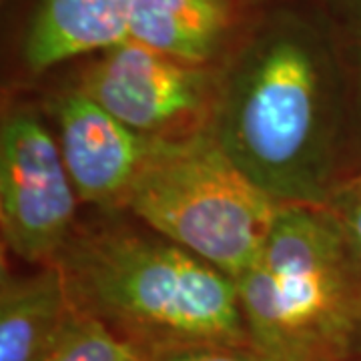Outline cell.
Masks as SVG:
<instances>
[{"mask_svg":"<svg viewBox=\"0 0 361 361\" xmlns=\"http://www.w3.org/2000/svg\"><path fill=\"white\" fill-rule=\"evenodd\" d=\"M59 265L73 305L151 357L197 345L251 349L235 279L157 233H85Z\"/></svg>","mask_w":361,"mask_h":361,"instance_id":"obj_1","label":"cell"},{"mask_svg":"<svg viewBox=\"0 0 361 361\" xmlns=\"http://www.w3.org/2000/svg\"><path fill=\"white\" fill-rule=\"evenodd\" d=\"M325 82L313 42L275 30L247 52L223 92L215 139L279 205H319Z\"/></svg>","mask_w":361,"mask_h":361,"instance_id":"obj_2","label":"cell"},{"mask_svg":"<svg viewBox=\"0 0 361 361\" xmlns=\"http://www.w3.org/2000/svg\"><path fill=\"white\" fill-rule=\"evenodd\" d=\"M341 229L317 205H283L267 243L237 279L259 361H345L360 311Z\"/></svg>","mask_w":361,"mask_h":361,"instance_id":"obj_3","label":"cell"},{"mask_svg":"<svg viewBox=\"0 0 361 361\" xmlns=\"http://www.w3.org/2000/svg\"><path fill=\"white\" fill-rule=\"evenodd\" d=\"M125 207L157 235L229 277L253 265L281 211L215 135L153 137Z\"/></svg>","mask_w":361,"mask_h":361,"instance_id":"obj_4","label":"cell"},{"mask_svg":"<svg viewBox=\"0 0 361 361\" xmlns=\"http://www.w3.org/2000/svg\"><path fill=\"white\" fill-rule=\"evenodd\" d=\"M75 185L61 147L28 111H14L0 133V229L4 247L30 265L56 263L73 239Z\"/></svg>","mask_w":361,"mask_h":361,"instance_id":"obj_5","label":"cell"},{"mask_svg":"<svg viewBox=\"0 0 361 361\" xmlns=\"http://www.w3.org/2000/svg\"><path fill=\"white\" fill-rule=\"evenodd\" d=\"M78 90L139 135L173 137V127L203 113L209 77L201 66L125 40L104 51Z\"/></svg>","mask_w":361,"mask_h":361,"instance_id":"obj_6","label":"cell"},{"mask_svg":"<svg viewBox=\"0 0 361 361\" xmlns=\"http://www.w3.org/2000/svg\"><path fill=\"white\" fill-rule=\"evenodd\" d=\"M59 147L82 203L125 207L153 137L139 135L82 90L59 101Z\"/></svg>","mask_w":361,"mask_h":361,"instance_id":"obj_7","label":"cell"},{"mask_svg":"<svg viewBox=\"0 0 361 361\" xmlns=\"http://www.w3.org/2000/svg\"><path fill=\"white\" fill-rule=\"evenodd\" d=\"M137 0H42L25 39L26 66L44 73L129 39Z\"/></svg>","mask_w":361,"mask_h":361,"instance_id":"obj_8","label":"cell"},{"mask_svg":"<svg viewBox=\"0 0 361 361\" xmlns=\"http://www.w3.org/2000/svg\"><path fill=\"white\" fill-rule=\"evenodd\" d=\"M73 301L59 261L30 275L2 271L0 361H39L61 331Z\"/></svg>","mask_w":361,"mask_h":361,"instance_id":"obj_9","label":"cell"},{"mask_svg":"<svg viewBox=\"0 0 361 361\" xmlns=\"http://www.w3.org/2000/svg\"><path fill=\"white\" fill-rule=\"evenodd\" d=\"M231 25V0H137L129 39L185 65L213 59Z\"/></svg>","mask_w":361,"mask_h":361,"instance_id":"obj_10","label":"cell"},{"mask_svg":"<svg viewBox=\"0 0 361 361\" xmlns=\"http://www.w3.org/2000/svg\"><path fill=\"white\" fill-rule=\"evenodd\" d=\"M153 357L118 336L101 319L73 305L61 331L39 361H151Z\"/></svg>","mask_w":361,"mask_h":361,"instance_id":"obj_11","label":"cell"},{"mask_svg":"<svg viewBox=\"0 0 361 361\" xmlns=\"http://www.w3.org/2000/svg\"><path fill=\"white\" fill-rule=\"evenodd\" d=\"M151 361H259L249 348L235 345H197L159 353Z\"/></svg>","mask_w":361,"mask_h":361,"instance_id":"obj_12","label":"cell"},{"mask_svg":"<svg viewBox=\"0 0 361 361\" xmlns=\"http://www.w3.org/2000/svg\"><path fill=\"white\" fill-rule=\"evenodd\" d=\"M341 235L345 239V245L353 251V255L361 259V199L348 211L341 223H337Z\"/></svg>","mask_w":361,"mask_h":361,"instance_id":"obj_13","label":"cell"}]
</instances>
